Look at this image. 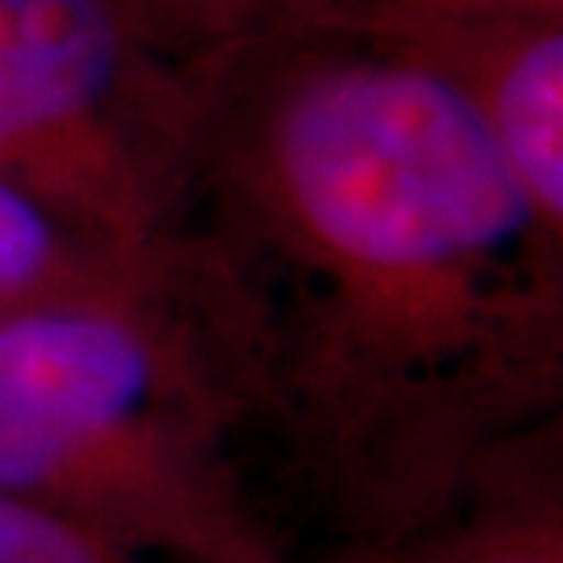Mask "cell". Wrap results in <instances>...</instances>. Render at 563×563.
I'll return each instance as SVG.
<instances>
[{
	"label": "cell",
	"instance_id": "cell-1",
	"mask_svg": "<svg viewBox=\"0 0 563 563\" xmlns=\"http://www.w3.org/2000/svg\"><path fill=\"white\" fill-rule=\"evenodd\" d=\"M190 92L184 239L319 545L407 531L479 454L560 418L563 223L443 66L303 37Z\"/></svg>",
	"mask_w": 563,
	"mask_h": 563
},
{
	"label": "cell",
	"instance_id": "cell-2",
	"mask_svg": "<svg viewBox=\"0 0 563 563\" xmlns=\"http://www.w3.org/2000/svg\"><path fill=\"white\" fill-rule=\"evenodd\" d=\"M195 250V245H190ZM242 358L206 264L0 311V487L168 563H297L253 498Z\"/></svg>",
	"mask_w": 563,
	"mask_h": 563
},
{
	"label": "cell",
	"instance_id": "cell-3",
	"mask_svg": "<svg viewBox=\"0 0 563 563\" xmlns=\"http://www.w3.org/2000/svg\"><path fill=\"white\" fill-rule=\"evenodd\" d=\"M190 118L132 0H0V173L110 250L184 253Z\"/></svg>",
	"mask_w": 563,
	"mask_h": 563
},
{
	"label": "cell",
	"instance_id": "cell-4",
	"mask_svg": "<svg viewBox=\"0 0 563 563\" xmlns=\"http://www.w3.org/2000/svg\"><path fill=\"white\" fill-rule=\"evenodd\" d=\"M297 563H563L560 418L479 454L421 523L380 542L319 545Z\"/></svg>",
	"mask_w": 563,
	"mask_h": 563
},
{
	"label": "cell",
	"instance_id": "cell-5",
	"mask_svg": "<svg viewBox=\"0 0 563 563\" xmlns=\"http://www.w3.org/2000/svg\"><path fill=\"white\" fill-rule=\"evenodd\" d=\"M476 103L534 206L563 223V11H512L402 33Z\"/></svg>",
	"mask_w": 563,
	"mask_h": 563
},
{
	"label": "cell",
	"instance_id": "cell-6",
	"mask_svg": "<svg viewBox=\"0 0 563 563\" xmlns=\"http://www.w3.org/2000/svg\"><path fill=\"white\" fill-rule=\"evenodd\" d=\"M165 63L195 85L231 55L303 37H402L512 11H563V0H132Z\"/></svg>",
	"mask_w": 563,
	"mask_h": 563
},
{
	"label": "cell",
	"instance_id": "cell-7",
	"mask_svg": "<svg viewBox=\"0 0 563 563\" xmlns=\"http://www.w3.org/2000/svg\"><path fill=\"white\" fill-rule=\"evenodd\" d=\"M187 267L190 245L162 261L125 256L81 231L22 179L0 173V311L157 286Z\"/></svg>",
	"mask_w": 563,
	"mask_h": 563
},
{
	"label": "cell",
	"instance_id": "cell-8",
	"mask_svg": "<svg viewBox=\"0 0 563 563\" xmlns=\"http://www.w3.org/2000/svg\"><path fill=\"white\" fill-rule=\"evenodd\" d=\"M0 563H165L0 487Z\"/></svg>",
	"mask_w": 563,
	"mask_h": 563
}]
</instances>
